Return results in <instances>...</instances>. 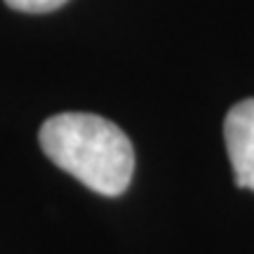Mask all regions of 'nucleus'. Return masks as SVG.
<instances>
[{"instance_id": "f257e3e1", "label": "nucleus", "mask_w": 254, "mask_h": 254, "mask_svg": "<svg viewBox=\"0 0 254 254\" xmlns=\"http://www.w3.org/2000/svg\"><path fill=\"white\" fill-rule=\"evenodd\" d=\"M45 155L101 195L125 193L134 174V148L116 123L94 113H59L43 123Z\"/></svg>"}, {"instance_id": "f03ea898", "label": "nucleus", "mask_w": 254, "mask_h": 254, "mask_svg": "<svg viewBox=\"0 0 254 254\" xmlns=\"http://www.w3.org/2000/svg\"><path fill=\"white\" fill-rule=\"evenodd\" d=\"M226 151L233 165L236 184L254 190V99H245L228 111L224 120Z\"/></svg>"}, {"instance_id": "7ed1b4c3", "label": "nucleus", "mask_w": 254, "mask_h": 254, "mask_svg": "<svg viewBox=\"0 0 254 254\" xmlns=\"http://www.w3.org/2000/svg\"><path fill=\"white\" fill-rule=\"evenodd\" d=\"M7 7L17 9V12H31V14H40V12H52V9L62 7L68 0H5Z\"/></svg>"}]
</instances>
